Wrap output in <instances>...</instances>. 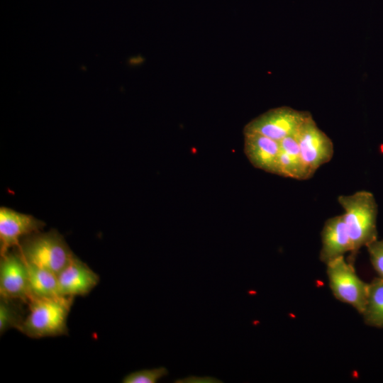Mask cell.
<instances>
[{
  "label": "cell",
  "mask_w": 383,
  "mask_h": 383,
  "mask_svg": "<svg viewBox=\"0 0 383 383\" xmlns=\"http://www.w3.org/2000/svg\"><path fill=\"white\" fill-rule=\"evenodd\" d=\"M338 200L344 210L343 216L353 244L349 260L353 263L362 246L377 239V205L374 195L367 191L340 195Z\"/></svg>",
  "instance_id": "6da1fadb"
},
{
  "label": "cell",
  "mask_w": 383,
  "mask_h": 383,
  "mask_svg": "<svg viewBox=\"0 0 383 383\" xmlns=\"http://www.w3.org/2000/svg\"><path fill=\"white\" fill-rule=\"evenodd\" d=\"M74 299L65 296L32 298L19 331L32 338L67 335V320Z\"/></svg>",
  "instance_id": "7a4b0ae2"
},
{
  "label": "cell",
  "mask_w": 383,
  "mask_h": 383,
  "mask_svg": "<svg viewBox=\"0 0 383 383\" xmlns=\"http://www.w3.org/2000/svg\"><path fill=\"white\" fill-rule=\"evenodd\" d=\"M17 250L26 262L57 275L74 255L56 230L39 231L23 238Z\"/></svg>",
  "instance_id": "3957f363"
},
{
  "label": "cell",
  "mask_w": 383,
  "mask_h": 383,
  "mask_svg": "<svg viewBox=\"0 0 383 383\" xmlns=\"http://www.w3.org/2000/svg\"><path fill=\"white\" fill-rule=\"evenodd\" d=\"M329 287L334 296L354 307L359 313L364 312L369 292V284L356 274L353 263L344 256L326 263Z\"/></svg>",
  "instance_id": "277c9868"
},
{
  "label": "cell",
  "mask_w": 383,
  "mask_h": 383,
  "mask_svg": "<svg viewBox=\"0 0 383 383\" xmlns=\"http://www.w3.org/2000/svg\"><path fill=\"white\" fill-rule=\"evenodd\" d=\"M311 116L289 106L272 109L248 122L243 133L260 134L279 142L294 135Z\"/></svg>",
  "instance_id": "5b68a950"
},
{
  "label": "cell",
  "mask_w": 383,
  "mask_h": 383,
  "mask_svg": "<svg viewBox=\"0 0 383 383\" xmlns=\"http://www.w3.org/2000/svg\"><path fill=\"white\" fill-rule=\"evenodd\" d=\"M301 157L311 178L323 165L328 162L334 153L331 138L321 131L311 116L294 135Z\"/></svg>",
  "instance_id": "8992f818"
},
{
  "label": "cell",
  "mask_w": 383,
  "mask_h": 383,
  "mask_svg": "<svg viewBox=\"0 0 383 383\" xmlns=\"http://www.w3.org/2000/svg\"><path fill=\"white\" fill-rule=\"evenodd\" d=\"M0 297L20 299L27 304L32 298L27 263L18 250L1 256Z\"/></svg>",
  "instance_id": "52a82bcc"
},
{
  "label": "cell",
  "mask_w": 383,
  "mask_h": 383,
  "mask_svg": "<svg viewBox=\"0 0 383 383\" xmlns=\"http://www.w3.org/2000/svg\"><path fill=\"white\" fill-rule=\"evenodd\" d=\"M45 223L30 214L21 213L10 208L0 209V254L4 255L14 247L20 239L39 232Z\"/></svg>",
  "instance_id": "ba28073f"
},
{
  "label": "cell",
  "mask_w": 383,
  "mask_h": 383,
  "mask_svg": "<svg viewBox=\"0 0 383 383\" xmlns=\"http://www.w3.org/2000/svg\"><path fill=\"white\" fill-rule=\"evenodd\" d=\"M57 277L60 293L65 296H86L99 282V275L75 255Z\"/></svg>",
  "instance_id": "9c48e42d"
},
{
  "label": "cell",
  "mask_w": 383,
  "mask_h": 383,
  "mask_svg": "<svg viewBox=\"0 0 383 383\" xmlns=\"http://www.w3.org/2000/svg\"><path fill=\"white\" fill-rule=\"evenodd\" d=\"M320 260L324 263L353 251V244L343 215L328 218L321 231Z\"/></svg>",
  "instance_id": "30bf717a"
},
{
  "label": "cell",
  "mask_w": 383,
  "mask_h": 383,
  "mask_svg": "<svg viewBox=\"0 0 383 383\" xmlns=\"http://www.w3.org/2000/svg\"><path fill=\"white\" fill-rule=\"evenodd\" d=\"M244 152L256 168L276 173L280 150L279 141L257 133H243Z\"/></svg>",
  "instance_id": "8fae6325"
},
{
  "label": "cell",
  "mask_w": 383,
  "mask_h": 383,
  "mask_svg": "<svg viewBox=\"0 0 383 383\" xmlns=\"http://www.w3.org/2000/svg\"><path fill=\"white\" fill-rule=\"evenodd\" d=\"M280 150L275 174L298 180L309 179L294 135L279 141Z\"/></svg>",
  "instance_id": "7c38bea8"
},
{
  "label": "cell",
  "mask_w": 383,
  "mask_h": 383,
  "mask_svg": "<svg viewBox=\"0 0 383 383\" xmlns=\"http://www.w3.org/2000/svg\"><path fill=\"white\" fill-rule=\"evenodd\" d=\"M26 263L32 298H50L62 296L60 293L57 274Z\"/></svg>",
  "instance_id": "4fadbf2b"
},
{
  "label": "cell",
  "mask_w": 383,
  "mask_h": 383,
  "mask_svg": "<svg viewBox=\"0 0 383 383\" xmlns=\"http://www.w3.org/2000/svg\"><path fill=\"white\" fill-rule=\"evenodd\" d=\"M362 315L367 325L383 328V278H374L369 283L368 297Z\"/></svg>",
  "instance_id": "5bb4252c"
},
{
  "label": "cell",
  "mask_w": 383,
  "mask_h": 383,
  "mask_svg": "<svg viewBox=\"0 0 383 383\" xmlns=\"http://www.w3.org/2000/svg\"><path fill=\"white\" fill-rule=\"evenodd\" d=\"M23 304L20 299L0 297L1 334L12 328L20 330L26 318Z\"/></svg>",
  "instance_id": "9a60e30c"
},
{
  "label": "cell",
  "mask_w": 383,
  "mask_h": 383,
  "mask_svg": "<svg viewBox=\"0 0 383 383\" xmlns=\"http://www.w3.org/2000/svg\"><path fill=\"white\" fill-rule=\"evenodd\" d=\"M165 367L142 370L131 372L123 377V383H155L162 377L167 375Z\"/></svg>",
  "instance_id": "2e32d148"
},
{
  "label": "cell",
  "mask_w": 383,
  "mask_h": 383,
  "mask_svg": "<svg viewBox=\"0 0 383 383\" xmlns=\"http://www.w3.org/2000/svg\"><path fill=\"white\" fill-rule=\"evenodd\" d=\"M371 263L379 277L383 278V240L377 239L366 245Z\"/></svg>",
  "instance_id": "e0dca14e"
}]
</instances>
